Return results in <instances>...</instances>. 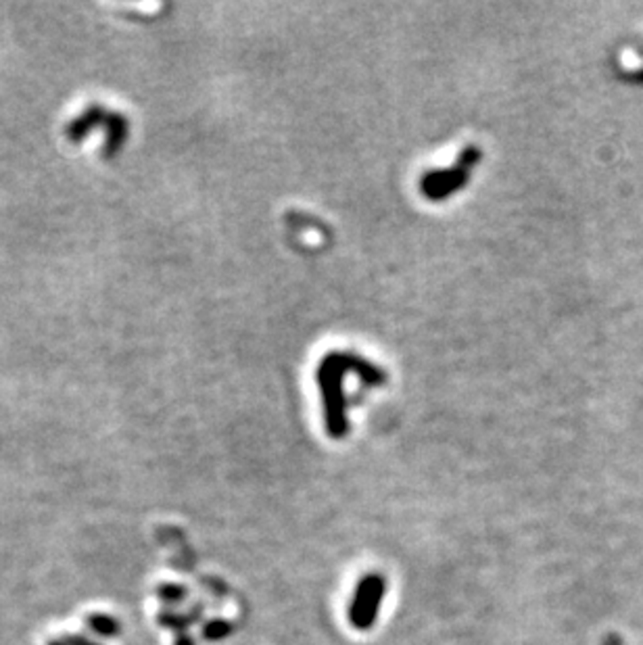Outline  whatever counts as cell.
I'll use <instances>...</instances> for the list:
<instances>
[{
  "label": "cell",
  "instance_id": "cell-4",
  "mask_svg": "<svg viewBox=\"0 0 643 645\" xmlns=\"http://www.w3.org/2000/svg\"><path fill=\"white\" fill-rule=\"evenodd\" d=\"M604 645H623V641H621V639H618L616 635H610V637H608L606 641H604Z\"/></svg>",
  "mask_w": 643,
  "mask_h": 645
},
{
  "label": "cell",
  "instance_id": "cell-5",
  "mask_svg": "<svg viewBox=\"0 0 643 645\" xmlns=\"http://www.w3.org/2000/svg\"><path fill=\"white\" fill-rule=\"evenodd\" d=\"M52 645H67V643H52Z\"/></svg>",
  "mask_w": 643,
  "mask_h": 645
},
{
  "label": "cell",
  "instance_id": "cell-3",
  "mask_svg": "<svg viewBox=\"0 0 643 645\" xmlns=\"http://www.w3.org/2000/svg\"><path fill=\"white\" fill-rule=\"evenodd\" d=\"M90 626L98 633V635H114L117 629V625L114 623V620H111L109 617H100V614L90 618Z\"/></svg>",
  "mask_w": 643,
  "mask_h": 645
},
{
  "label": "cell",
  "instance_id": "cell-2",
  "mask_svg": "<svg viewBox=\"0 0 643 645\" xmlns=\"http://www.w3.org/2000/svg\"><path fill=\"white\" fill-rule=\"evenodd\" d=\"M481 161V149L476 145H468L459 153L458 161L451 163L447 169H435L422 176L420 191L430 201H443L451 197L453 193L462 191L466 182L470 180L476 163Z\"/></svg>",
  "mask_w": 643,
  "mask_h": 645
},
{
  "label": "cell",
  "instance_id": "cell-1",
  "mask_svg": "<svg viewBox=\"0 0 643 645\" xmlns=\"http://www.w3.org/2000/svg\"><path fill=\"white\" fill-rule=\"evenodd\" d=\"M347 374H357L359 381L370 387L385 384L387 374L376 364L359 358L349 351H333L318 364L316 381L324 395V413H326V429L333 437H343L347 433L345 416V393L343 378Z\"/></svg>",
  "mask_w": 643,
  "mask_h": 645
}]
</instances>
